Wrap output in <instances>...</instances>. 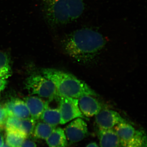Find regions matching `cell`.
Returning a JSON list of instances; mask_svg holds the SVG:
<instances>
[{"label":"cell","mask_w":147,"mask_h":147,"mask_svg":"<svg viewBox=\"0 0 147 147\" xmlns=\"http://www.w3.org/2000/svg\"><path fill=\"white\" fill-rule=\"evenodd\" d=\"M106 44V40L101 34L88 28L69 33L62 40L66 54L78 62L84 64L92 61Z\"/></svg>","instance_id":"obj_1"},{"label":"cell","mask_w":147,"mask_h":147,"mask_svg":"<svg viewBox=\"0 0 147 147\" xmlns=\"http://www.w3.org/2000/svg\"><path fill=\"white\" fill-rule=\"evenodd\" d=\"M42 14L52 28L71 24L80 18L85 10L84 0H41Z\"/></svg>","instance_id":"obj_2"},{"label":"cell","mask_w":147,"mask_h":147,"mask_svg":"<svg viewBox=\"0 0 147 147\" xmlns=\"http://www.w3.org/2000/svg\"><path fill=\"white\" fill-rule=\"evenodd\" d=\"M43 76L54 84L60 96L79 98L84 95L97 94L84 81L70 74L53 68L42 70Z\"/></svg>","instance_id":"obj_3"},{"label":"cell","mask_w":147,"mask_h":147,"mask_svg":"<svg viewBox=\"0 0 147 147\" xmlns=\"http://www.w3.org/2000/svg\"><path fill=\"white\" fill-rule=\"evenodd\" d=\"M26 88L31 94L48 98L49 101L59 99L60 96L54 84L50 80L41 75H33L26 81Z\"/></svg>","instance_id":"obj_4"},{"label":"cell","mask_w":147,"mask_h":147,"mask_svg":"<svg viewBox=\"0 0 147 147\" xmlns=\"http://www.w3.org/2000/svg\"><path fill=\"white\" fill-rule=\"evenodd\" d=\"M59 101L61 124H65L78 118L88 120L80 110L78 98L60 96Z\"/></svg>","instance_id":"obj_5"},{"label":"cell","mask_w":147,"mask_h":147,"mask_svg":"<svg viewBox=\"0 0 147 147\" xmlns=\"http://www.w3.org/2000/svg\"><path fill=\"white\" fill-rule=\"evenodd\" d=\"M64 132L67 139L71 144L80 142L89 135L87 124L81 118L75 119L69 124Z\"/></svg>","instance_id":"obj_6"},{"label":"cell","mask_w":147,"mask_h":147,"mask_svg":"<svg viewBox=\"0 0 147 147\" xmlns=\"http://www.w3.org/2000/svg\"><path fill=\"white\" fill-rule=\"evenodd\" d=\"M95 116L96 125L102 129L113 128L119 123L127 122L119 113L112 110H101Z\"/></svg>","instance_id":"obj_7"},{"label":"cell","mask_w":147,"mask_h":147,"mask_svg":"<svg viewBox=\"0 0 147 147\" xmlns=\"http://www.w3.org/2000/svg\"><path fill=\"white\" fill-rule=\"evenodd\" d=\"M80 110L86 117L96 115L102 110V105L92 96L84 95L78 98Z\"/></svg>","instance_id":"obj_8"},{"label":"cell","mask_w":147,"mask_h":147,"mask_svg":"<svg viewBox=\"0 0 147 147\" xmlns=\"http://www.w3.org/2000/svg\"><path fill=\"white\" fill-rule=\"evenodd\" d=\"M8 117H13L20 119L30 117V112L26 102L18 98L7 101L4 105Z\"/></svg>","instance_id":"obj_9"},{"label":"cell","mask_w":147,"mask_h":147,"mask_svg":"<svg viewBox=\"0 0 147 147\" xmlns=\"http://www.w3.org/2000/svg\"><path fill=\"white\" fill-rule=\"evenodd\" d=\"M25 102L30 112L31 117L36 121L40 119L44 110L48 105V101L45 102L37 96H30L25 98Z\"/></svg>","instance_id":"obj_10"},{"label":"cell","mask_w":147,"mask_h":147,"mask_svg":"<svg viewBox=\"0 0 147 147\" xmlns=\"http://www.w3.org/2000/svg\"><path fill=\"white\" fill-rule=\"evenodd\" d=\"M98 137L100 147H119V139L114 129H102L98 128Z\"/></svg>","instance_id":"obj_11"},{"label":"cell","mask_w":147,"mask_h":147,"mask_svg":"<svg viewBox=\"0 0 147 147\" xmlns=\"http://www.w3.org/2000/svg\"><path fill=\"white\" fill-rule=\"evenodd\" d=\"M114 130L119 139L120 145L124 144L135 136L137 130L127 122L121 123L115 126Z\"/></svg>","instance_id":"obj_12"},{"label":"cell","mask_w":147,"mask_h":147,"mask_svg":"<svg viewBox=\"0 0 147 147\" xmlns=\"http://www.w3.org/2000/svg\"><path fill=\"white\" fill-rule=\"evenodd\" d=\"M46 141L49 147H67L68 144L64 130L60 127L55 128Z\"/></svg>","instance_id":"obj_13"},{"label":"cell","mask_w":147,"mask_h":147,"mask_svg":"<svg viewBox=\"0 0 147 147\" xmlns=\"http://www.w3.org/2000/svg\"><path fill=\"white\" fill-rule=\"evenodd\" d=\"M40 119L43 122L56 127L60 123V113L59 108H50L48 102V105L42 113Z\"/></svg>","instance_id":"obj_14"},{"label":"cell","mask_w":147,"mask_h":147,"mask_svg":"<svg viewBox=\"0 0 147 147\" xmlns=\"http://www.w3.org/2000/svg\"><path fill=\"white\" fill-rule=\"evenodd\" d=\"M26 138L20 131H6V144L9 147H21L24 140Z\"/></svg>","instance_id":"obj_15"},{"label":"cell","mask_w":147,"mask_h":147,"mask_svg":"<svg viewBox=\"0 0 147 147\" xmlns=\"http://www.w3.org/2000/svg\"><path fill=\"white\" fill-rule=\"evenodd\" d=\"M55 128L56 127L40 122L36 125L33 134L36 139H46Z\"/></svg>","instance_id":"obj_16"},{"label":"cell","mask_w":147,"mask_h":147,"mask_svg":"<svg viewBox=\"0 0 147 147\" xmlns=\"http://www.w3.org/2000/svg\"><path fill=\"white\" fill-rule=\"evenodd\" d=\"M119 147H147L146 135L143 130H137L132 139Z\"/></svg>","instance_id":"obj_17"},{"label":"cell","mask_w":147,"mask_h":147,"mask_svg":"<svg viewBox=\"0 0 147 147\" xmlns=\"http://www.w3.org/2000/svg\"><path fill=\"white\" fill-rule=\"evenodd\" d=\"M36 125V121L31 117L28 118L21 119L20 131L27 138L33 135Z\"/></svg>","instance_id":"obj_18"},{"label":"cell","mask_w":147,"mask_h":147,"mask_svg":"<svg viewBox=\"0 0 147 147\" xmlns=\"http://www.w3.org/2000/svg\"><path fill=\"white\" fill-rule=\"evenodd\" d=\"M20 128H21V119H20L13 117H7L6 121L5 127L6 131H16L21 132Z\"/></svg>","instance_id":"obj_19"},{"label":"cell","mask_w":147,"mask_h":147,"mask_svg":"<svg viewBox=\"0 0 147 147\" xmlns=\"http://www.w3.org/2000/svg\"><path fill=\"white\" fill-rule=\"evenodd\" d=\"M8 55L5 52L0 51V71L12 73Z\"/></svg>","instance_id":"obj_20"},{"label":"cell","mask_w":147,"mask_h":147,"mask_svg":"<svg viewBox=\"0 0 147 147\" xmlns=\"http://www.w3.org/2000/svg\"><path fill=\"white\" fill-rule=\"evenodd\" d=\"M4 106L0 104V130L5 129L6 121L8 117Z\"/></svg>","instance_id":"obj_21"},{"label":"cell","mask_w":147,"mask_h":147,"mask_svg":"<svg viewBox=\"0 0 147 147\" xmlns=\"http://www.w3.org/2000/svg\"><path fill=\"white\" fill-rule=\"evenodd\" d=\"M21 147H37L36 144L34 141L28 139L27 137L24 140Z\"/></svg>","instance_id":"obj_22"},{"label":"cell","mask_w":147,"mask_h":147,"mask_svg":"<svg viewBox=\"0 0 147 147\" xmlns=\"http://www.w3.org/2000/svg\"><path fill=\"white\" fill-rule=\"evenodd\" d=\"M7 83L6 79H0V94L5 89Z\"/></svg>","instance_id":"obj_23"},{"label":"cell","mask_w":147,"mask_h":147,"mask_svg":"<svg viewBox=\"0 0 147 147\" xmlns=\"http://www.w3.org/2000/svg\"><path fill=\"white\" fill-rule=\"evenodd\" d=\"M12 73L0 71V79H7L10 77Z\"/></svg>","instance_id":"obj_24"},{"label":"cell","mask_w":147,"mask_h":147,"mask_svg":"<svg viewBox=\"0 0 147 147\" xmlns=\"http://www.w3.org/2000/svg\"><path fill=\"white\" fill-rule=\"evenodd\" d=\"M4 143V138L3 135V131L0 130V147H3Z\"/></svg>","instance_id":"obj_25"},{"label":"cell","mask_w":147,"mask_h":147,"mask_svg":"<svg viewBox=\"0 0 147 147\" xmlns=\"http://www.w3.org/2000/svg\"><path fill=\"white\" fill-rule=\"evenodd\" d=\"M86 147H99L95 142H92L87 145Z\"/></svg>","instance_id":"obj_26"},{"label":"cell","mask_w":147,"mask_h":147,"mask_svg":"<svg viewBox=\"0 0 147 147\" xmlns=\"http://www.w3.org/2000/svg\"><path fill=\"white\" fill-rule=\"evenodd\" d=\"M3 147H9L8 146H7V145L6 144H5V143H4V144L3 146Z\"/></svg>","instance_id":"obj_27"}]
</instances>
